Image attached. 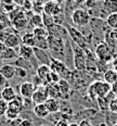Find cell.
Returning a JSON list of instances; mask_svg holds the SVG:
<instances>
[{"label": "cell", "mask_w": 117, "mask_h": 126, "mask_svg": "<svg viewBox=\"0 0 117 126\" xmlns=\"http://www.w3.org/2000/svg\"><path fill=\"white\" fill-rule=\"evenodd\" d=\"M111 93V85L104 80H94L88 86L87 94L90 99L97 100L98 98H104Z\"/></svg>", "instance_id": "1"}, {"label": "cell", "mask_w": 117, "mask_h": 126, "mask_svg": "<svg viewBox=\"0 0 117 126\" xmlns=\"http://www.w3.org/2000/svg\"><path fill=\"white\" fill-rule=\"evenodd\" d=\"M49 50L51 52V58L62 60L65 57V43L64 39L59 36L49 35L48 36Z\"/></svg>", "instance_id": "2"}, {"label": "cell", "mask_w": 117, "mask_h": 126, "mask_svg": "<svg viewBox=\"0 0 117 126\" xmlns=\"http://www.w3.org/2000/svg\"><path fill=\"white\" fill-rule=\"evenodd\" d=\"M71 47L73 51V63L77 71L85 72L87 69V53L84 49H81L79 46L72 43L71 40Z\"/></svg>", "instance_id": "3"}, {"label": "cell", "mask_w": 117, "mask_h": 126, "mask_svg": "<svg viewBox=\"0 0 117 126\" xmlns=\"http://www.w3.org/2000/svg\"><path fill=\"white\" fill-rule=\"evenodd\" d=\"M114 50L108 46L106 43H99L95 46L94 49V56L97 59L101 62L107 63L110 61H113L114 59Z\"/></svg>", "instance_id": "4"}, {"label": "cell", "mask_w": 117, "mask_h": 126, "mask_svg": "<svg viewBox=\"0 0 117 126\" xmlns=\"http://www.w3.org/2000/svg\"><path fill=\"white\" fill-rule=\"evenodd\" d=\"M90 13L84 8H77L72 13V22L77 27H85L90 23Z\"/></svg>", "instance_id": "5"}, {"label": "cell", "mask_w": 117, "mask_h": 126, "mask_svg": "<svg viewBox=\"0 0 117 126\" xmlns=\"http://www.w3.org/2000/svg\"><path fill=\"white\" fill-rule=\"evenodd\" d=\"M66 31H67V34H68L69 38H71L72 43H74L75 45L79 46L81 49L87 52L89 51L88 49V44H87V39L85 38V36L80 33V31H78L76 27H73L71 25H67L66 26Z\"/></svg>", "instance_id": "6"}, {"label": "cell", "mask_w": 117, "mask_h": 126, "mask_svg": "<svg viewBox=\"0 0 117 126\" xmlns=\"http://www.w3.org/2000/svg\"><path fill=\"white\" fill-rule=\"evenodd\" d=\"M23 108H24V99L22 97L17 96L14 100L8 103V111L6 113V116L9 120H15L19 116Z\"/></svg>", "instance_id": "7"}, {"label": "cell", "mask_w": 117, "mask_h": 126, "mask_svg": "<svg viewBox=\"0 0 117 126\" xmlns=\"http://www.w3.org/2000/svg\"><path fill=\"white\" fill-rule=\"evenodd\" d=\"M49 99L48 93H47V88L46 86H40L37 87L36 91L34 93L32 97V102L35 104H41V103H46V101Z\"/></svg>", "instance_id": "8"}, {"label": "cell", "mask_w": 117, "mask_h": 126, "mask_svg": "<svg viewBox=\"0 0 117 126\" xmlns=\"http://www.w3.org/2000/svg\"><path fill=\"white\" fill-rule=\"evenodd\" d=\"M36 89L37 87L32 82H24L20 86V94L23 99H32Z\"/></svg>", "instance_id": "9"}, {"label": "cell", "mask_w": 117, "mask_h": 126, "mask_svg": "<svg viewBox=\"0 0 117 126\" xmlns=\"http://www.w3.org/2000/svg\"><path fill=\"white\" fill-rule=\"evenodd\" d=\"M58 86L60 88V93H61V98L62 99H68L69 98V94H71V91H72V85L68 80L66 79H63L61 78L60 82L58 83Z\"/></svg>", "instance_id": "10"}, {"label": "cell", "mask_w": 117, "mask_h": 126, "mask_svg": "<svg viewBox=\"0 0 117 126\" xmlns=\"http://www.w3.org/2000/svg\"><path fill=\"white\" fill-rule=\"evenodd\" d=\"M43 11H45V14H48L52 17L60 14V13H62L60 4L58 3V2H54V1L47 2V3L45 4V7H43Z\"/></svg>", "instance_id": "11"}, {"label": "cell", "mask_w": 117, "mask_h": 126, "mask_svg": "<svg viewBox=\"0 0 117 126\" xmlns=\"http://www.w3.org/2000/svg\"><path fill=\"white\" fill-rule=\"evenodd\" d=\"M3 43L6 45L7 48L15 49L21 46V39L16 34H8L6 36V38H4Z\"/></svg>", "instance_id": "12"}, {"label": "cell", "mask_w": 117, "mask_h": 126, "mask_svg": "<svg viewBox=\"0 0 117 126\" xmlns=\"http://www.w3.org/2000/svg\"><path fill=\"white\" fill-rule=\"evenodd\" d=\"M16 97H17V94L15 93L14 88L11 87V86H6V87L1 90V99L7 101L8 103L11 102L12 100H14Z\"/></svg>", "instance_id": "13"}, {"label": "cell", "mask_w": 117, "mask_h": 126, "mask_svg": "<svg viewBox=\"0 0 117 126\" xmlns=\"http://www.w3.org/2000/svg\"><path fill=\"white\" fill-rule=\"evenodd\" d=\"M33 112L36 116L40 117V119H46L50 115V112H49L48 108L45 103H41V104H35L33 108Z\"/></svg>", "instance_id": "14"}, {"label": "cell", "mask_w": 117, "mask_h": 126, "mask_svg": "<svg viewBox=\"0 0 117 126\" xmlns=\"http://www.w3.org/2000/svg\"><path fill=\"white\" fill-rule=\"evenodd\" d=\"M0 74L3 76L7 80L12 79L15 76V66L12 64H4L0 67Z\"/></svg>", "instance_id": "15"}, {"label": "cell", "mask_w": 117, "mask_h": 126, "mask_svg": "<svg viewBox=\"0 0 117 126\" xmlns=\"http://www.w3.org/2000/svg\"><path fill=\"white\" fill-rule=\"evenodd\" d=\"M19 56L23 59L30 60L33 57H35L34 56V48L27 46V45L21 44V46L19 47Z\"/></svg>", "instance_id": "16"}, {"label": "cell", "mask_w": 117, "mask_h": 126, "mask_svg": "<svg viewBox=\"0 0 117 126\" xmlns=\"http://www.w3.org/2000/svg\"><path fill=\"white\" fill-rule=\"evenodd\" d=\"M34 56L36 57V59L39 62H41V64H46L49 65L51 61V58L48 56V53H46L45 50H41L38 48H34Z\"/></svg>", "instance_id": "17"}, {"label": "cell", "mask_w": 117, "mask_h": 126, "mask_svg": "<svg viewBox=\"0 0 117 126\" xmlns=\"http://www.w3.org/2000/svg\"><path fill=\"white\" fill-rule=\"evenodd\" d=\"M102 9L107 15L117 13V0H103Z\"/></svg>", "instance_id": "18"}, {"label": "cell", "mask_w": 117, "mask_h": 126, "mask_svg": "<svg viewBox=\"0 0 117 126\" xmlns=\"http://www.w3.org/2000/svg\"><path fill=\"white\" fill-rule=\"evenodd\" d=\"M46 106L48 108L49 112L51 113H58L61 109V102H60L59 99H54V98H49L48 100L46 101Z\"/></svg>", "instance_id": "19"}, {"label": "cell", "mask_w": 117, "mask_h": 126, "mask_svg": "<svg viewBox=\"0 0 117 126\" xmlns=\"http://www.w3.org/2000/svg\"><path fill=\"white\" fill-rule=\"evenodd\" d=\"M46 88L49 98H54V99L61 98V93H60V88L58 84H48V85H46Z\"/></svg>", "instance_id": "20"}, {"label": "cell", "mask_w": 117, "mask_h": 126, "mask_svg": "<svg viewBox=\"0 0 117 126\" xmlns=\"http://www.w3.org/2000/svg\"><path fill=\"white\" fill-rule=\"evenodd\" d=\"M22 44L24 45H27V46L29 47H33V48H35L36 47V43H37V38H36V36L34 35L33 32H27V33H25L24 35L22 36Z\"/></svg>", "instance_id": "21"}, {"label": "cell", "mask_w": 117, "mask_h": 126, "mask_svg": "<svg viewBox=\"0 0 117 126\" xmlns=\"http://www.w3.org/2000/svg\"><path fill=\"white\" fill-rule=\"evenodd\" d=\"M14 66L16 67H22L26 71H33L34 70V64L29 60H26V59H23V58L19 57L14 62Z\"/></svg>", "instance_id": "22"}, {"label": "cell", "mask_w": 117, "mask_h": 126, "mask_svg": "<svg viewBox=\"0 0 117 126\" xmlns=\"http://www.w3.org/2000/svg\"><path fill=\"white\" fill-rule=\"evenodd\" d=\"M50 72H51V70H50V66H49V65L41 64V65H39L37 67V70H36V75H37L38 77H40L41 79L43 80V84H45L48 75L50 74Z\"/></svg>", "instance_id": "23"}, {"label": "cell", "mask_w": 117, "mask_h": 126, "mask_svg": "<svg viewBox=\"0 0 117 126\" xmlns=\"http://www.w3.org/2000/svg\"><path fill=\"white\" fill-rule=\"evenodd\" d=\"M103 80L110 85H113L117 82V72L114 70H107L103 73Z\"/></svg>", "instance_id": "24"}, {"label": "cell", "mask_w": 117, "mask_h": 126, "mask_svg": "<svg viewBox=\"0 0 117 126\" xmlns=\"http://www.w3.org/2000/svg\"><path fill=\"white\" fill-rule=\"evenodd\" d=\"M34 33V35L36 36V38L41 39V38H48L49 36V32L45 26H39V27H34V30L32 31Z\"/></svg>", "instance_id": "25"}, {"label": "cell", "mask_w": 117, "mask_h": 126, "mask_svg": "<svg viewBox=\"0 0 117 126\" xmlns=\"http://www.w3.org/2000/svg\"><path fill=\"white\" fill-rule=\"evenodd\" d=\"M105 23L107 25V27H110L112 31L117 30V13L108 14L105 19Z\"/></svg>", "instance_id": "26"}, {"label": "cell", "mask_w": 117, "mask_h": 126, "mask_svg": "<svg viewBox=\"0 0 117 126\" xmlns=\"http://www.w3.org/2000/svg\"><path fill=\"white\" fill-rule=\"evenodd\" d=\"M16 51L12 48H6V50L0 54V59L2 60H10V59H17Z\"/></svg>", "instance_id": "27"}, {"label": "cell", "mask_w": 117, "mask_h": 126, "mask_svg": "<svg viewBox=\"0 0 117 126\" xmlns=\"http://www.w3.org/2000/svg\"><path fill=\"white\" fill-rule=\"evenodd\" d=\"M26 23H27V19H26L22 13L13 21V25H14L15 28H17V30H23L26 26Z\"/></svg>", "instance_id": "28"}, {"label": "cell", "mask_w": 117, "mask_h": 126, "mask_svg": "<svg viewBox=\"0 0 117 126\" xmlns=\"http://www.w3.org/2000/svg\"><path fill=\"white\" fill-rule=\"evenodd\" d=\"M35 48L41 49V50H48L49 49V44H48V38H41L38 39L37 38V43H36V47Z\"/></svg>", "instance_id": "29"}, {"label": "cell", "mask_w": 117, "mask_h": 126, "mask_svg": "<svg viewBox=\"0 0 117 126\" xmlns=\"http://www.w3.org/2000/svg\"><path fill=\"white\" fill-rule=\"evenodd\" d=\"M30 23L34 27H39V26H43L42 16L40 14H34L33 17L30 19Z\"/></svg>", "instance_id": "30"}, {"label": "cell", "mask_w": 117, "mask_h": 126, "mask_svg": "<svg viewBox=\"0 0 117 126\" xmlns=\"http://www.w3.org/2000/svg\"><path fill=\"white\" fill-rule=\"evenodd\" d=\"M42 22H43V26L47 28H50L52 26L54 25V21H53V17L50 16V15L48 14H43L42 16Z\"/></svg>", "instance_id": "31"}, {"label": "cell", "mask_w": 117, "mask_h": 126, "mask_svg": "<svg viewBox=\"0 0 117 126\" xmlns=\"http://www.w3.org/2000/svg\"><path fill=\"white\" fill-rule=\"evenodd\" d=\"M27 71L22 69V67H16L15 66V75L17 76L19 78H21V79H25L26 77H27Z\"/></svg>", "instance_id": "32"}, {"label": "cell", "mask_w": 117, "mask_h": 126, "mask_svg": "<svg viewBox=\"0 0 117 126\" xmlns=\"http://www.w3.org/2000/svg\"><path fill=\"white\" fill-rule=\"evenodd\" d=\"M97 102L102 111H105L106 109H108V103L106 102V97H104V98H98Z\"/></svg>", "instance_id": "33"}, {"label": "cell", "mask_w": 117, "mask_h": 126, "mask_svg": "<svg viewBox=\"0 0 117 126\" xmlns=\"http://www.w3.org/2000/svg\"><path fill=\"white\" fill-rule=\"evenodd\" d=\"M108 110L112 113H117V98H113L108 102Z\"/></svg>", "instance_id": "34"}, {"label": "cell", "mask_w": 117, "mask_h": 126, "mask_svg": "<svg viewBox=\"0 0 117 126\" xmlns=\"http://www.w3.org/2000/svg\"><path fill=\"white\" fill-rule=\"evenodd\" d=\"M7 111H8V102L0 99V116L6 115Z\"/></svg>", "instance_id": "35"}, {"label": "cell", "mask_w": 117, "mask_h": 126, "mask_svg": "<svg viewBox=\"0 0 117 126\" xmlns=\"http://www.w3.org/2000/svg\"><path fill=\"white\" fill-rule=\"evenodd\" d=\"M32 83L36 86V87H40V86H43V85H45V84H43V80L41 79L40 77H38L37 75H35V76L33 77V82H32Z\"/></svg>", "instance_id": "36"}, {"label": "cell", "mask_w": 117, "mask_h": 126, "mask_svg": "<svg viewBox=\"0 0 117 126\" xmlns=\"http://www.w3.org/2000/svg\"><path fill=\"white\" fill-rule=\"evenodd\" d=\"M69 125V123H68V121H67L66 119H60L58 120L55 122V124H54V126H68Z\"/></svg>", "instance_id": "37"}, {"label": "cell", "mask_w": 117, "mask_h": 126, "mask_svg": "<svg viewBox=\"0 0 117 126\" xmlns=\"http://www.w3.org/2000/svg\"><path fill=\"white\" fill-rule=\"evenodd\" d=\"M97 0H87V1L85 2V4L87 6L89 9H94L95 6H97Z\"/></svg>", "instance_id": "38"}, {"label": "cell", "mask_w": 117, "mask_h": 126, "mask_svg": "<svg viewBox=\"0 0 117 126\" xmlns=\"http://www.w3.org/2000/svg\"><path fill=\"white\" fill-rule=\"evenodd\" d=\"M78 124H79V126H93L91 124L90 121H88V120H81Z\"/></svg>", "instance_id": "39"}, {"label": "cell", "mask_w": 117, "mask_h": 126, "mask_svg": "<svg viewBox=\"0 0 117 126\" xmlns=\"http://www.w3.org/2000/svg\"><path fill=\"white\" fill-rule=\"evenodd\" d=\"M6 84H7V79L1 74H0V88H1V87H6Z\"/></svg>", "instance_id": "40"}, {"label": "cell", "mask_w": 117, "mask_h": 126, "mask_svg": "<svg viewBox=\"0 0 117 126\" xmlns=\"http://www.w3.org/2000/svg\"><path fill=\"white\" fill-rule=\"evenodd\" d=\"M111 91H112L113 94H117V82L114 83L113 85H111Z\"/></svg>", "instance_id": "41"}, {"label": "cell", "mask_w": 117, "mask_h": 126, "mask_svg": "<svg viewBox=\"0 0 117 126\" xmlns=\"http://www.w3.org/2000/svg\"><path fill=\"white\" fill-rule=\"evenodd\" d=\"M6 48H7V47H6V45H4L3 40H0V54L6 50Z\"/></svg>", "instance_id": "42"}, {"label": "cell", "mask_w": 117, "mask_h": 126, "mask_svg": "<svg viewBox=\"0 0 117 126\" xmlns=\"http://www.w3.org/2000/svg\"><path fill=\"white\" fill-rule=\"evenodd\" d=\"M113 66H114V71L117 72V59H113Z\"/></svg>", "instance_id": "43"}, {"label": "cell", "mask_w": 117, "mask_h": 126, "mask_svg": "<svg viewBox=\"0 0 117 126\" xmlns=\"http://www.w3.org/2000/svg\"><path fill=\"white\" fill-rule=\"evenodd\" d=\"M73 1H74L75 3H85L87 0H73Z\"/></svg>", "instance_id": "44"}, {"label": "cell", "mask_w": 117, "mask_h": 126, "mask_svg": "<svg viewBox=\"0 0 117 126\" xmlns=\"http://www.w3.org/2000/svg\"><path fill=\"white\" fill-rule=\"evenodd\" d=\"M68 126H79V124L78 123H69Z\"/></svg>", "instance_id": "45"}, {"label": "cell", "mask_w": 117, "mask_h": 126, "mask_svg": "<svg viewBox=\"0 0 117 126\" xmlns=\"http://www.w3.org/2000/svg\"><path fill=\"white\" fill-rule=\"evenodd\" d=\"M0 99H1V91H0Z\"/></svg>", "instance_id": "46"}, {"label": "cell", "mask_w": 117, "mask_h": 126, "mask_svg": "<svg viewBox=\"0 0 117 126\" xmlns=\"http://www.w3.org/2000/svg\"><path fill=\"white\" fill-rule=\"evenodd\" d=\"M113 126H117V124H115V125H113Z\"/></svg>", "instance_id": "47"}, {"label": "cell", "mask_w": 117, "mask_h": 126, "mask_svg": "<svg viewBox=\"0 0 117 126\" xmlns=\"http://www.w3.org/2000/svg\"><path fill=\"white\" fill-rule=\"evenodd\" d=\"M116 124H117V122H116Z\"/></svg>", "instance_id": "48"}, {"label": "cell", "mask_w": 117, "mask_h": 126, "mask_svg": "<svg viewBox=\"0 0 117 126\" xmlns=\"http://www.w3.org/2000/svg\"><path fill=\"white\" fill-rule=\"evenodd\" d=\"M97 1H98V0H97Z\"/></svg>", "instance_id": "49"}]
</instances>
